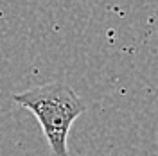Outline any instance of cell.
Segmentation results:
<instances>
[{"mask_svg":"<svg viewBox=\"0 0 158 156\" xmlns=\"http://www.w3.org/2000/svg\"><path fill=\"white\" fill-rule=\"evenodd\" d=\"M13 101L38 118L52 156H70L69 133L86 109L83 99L72 88L65 83L38 84L15 93Z\"/></svg>","mask_w":158,"mask_h":156,"instance_id":"obj_1","label":"cell"}]
</instances>
